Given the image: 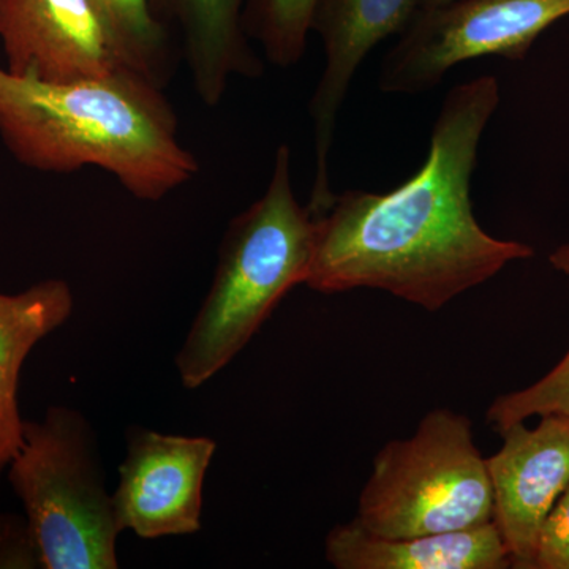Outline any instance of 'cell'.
I'll list each match as a JSON object with an SVG mask.
<instances>
[{
  "label": "cell",
  "instance_id": "6da1fadb",
  "mask_svg": "<svg viewBox=\"0 0 569 569\" xmlns=\"http://www.w3.org/2000/svg\"><path fill=\"white\" fill-rule=\"evenodd\" d=\"M498 103L496 77L456 86L413 178L387 193H336L313 217L307 287L325 295L372 288L437 312L505 266L533 257L529 244L490 236L471 203L479 142Z\"/></svg>",
  "mask_w": 569,
  "mask_h": 569
},
{
  "label": "cell",
  "instance_id": "7a4b0ae2",
  "mask_svg": "<svg viewBox=\"0 0 569 569\" xmlns=\"http://www.w3.org/2000/svg\"><path fill=\"white\" fill-rule=\"evenodd\" d=\"M160 88L137 69L67 82L0 69V137L32 170L96 167L138 200L159 201L200 171Z\"/></svg>",
  "mask_w": 569,
  "mask_h": 569
},
{
  "label": "cell",
  "instance_id": "3957f363",
  "mask_svg": "<svg viewBox=\"0 0 569 569\" xmlns=\"http://www.w3.org/2000/svg\"><path fill=\"white\" fill-rule=\"evenodd\" d=\"M313 236L316 219L296 198L291 151L282 144L268 189L224 231L211 288L176 355L183 387H203L230 365L283 296L306 284Z\"/></svg>",
  "mask_w": 569,
  "mask_h": 569
},
{
  "label": "cell",
  "instance_id": "277c9868",
  "mask_svg": "<svg viewBox=\"0 0 569 569\" xmlns=\"http://www.w3.org/2000/svg\"><path fill=\"white\" fill-rule=\"evenodd\" d=\"M22 438L7 470L40 568H118L122 527L91 425L73 408L50 407L40 421L24 419Z\"/></svg>",
  "mask_w": 569,
  "mask_h": 569
},
{
  "label": "cell",
  "instance_id": "5b68a950",
  "mask_svg": "<svg viewBox=\"0 0 569 569\" xmlns=\"http://www.w3.org/2000/svg\"><path fill=\"white\" fill-rule=\"evenodd\" d=\"M356 520L385 538L492 522L488 463L475 445L470 419L438 408L421 419L413 436L385 445L359 496Z\"/></svg>",
  "mask_w": 569,
  "mask_h": 569
},
{
  "label": "cell",
  "instance_id": "8992f818",
  "mask_svg": "<svg viewBox=\"0 0 569 569\" xmlns=\"http://www.w3.org/2000/svg\"><path fill=\"white\" fill-rule=\"evenodd\" d=\"M569 17V0H451L418 11L381 61L378 88L422 93L462 62L526 58L550 26Z\"/></svg>",
  "mask_w": 569,
  "mask_h": 569
},
{
  "label": "cell",
  "instance_id": "52a82bcc",
  "mask_svg": "<svg viewBox=\"0 0 569 569\" xmlns=\"http://www.w3.org/2000/svg\"><path fill=\"white\" fill-rule=\"evenodd\" d=\"M0 40L17 77L67 82L137 69L160 81L107 0H0Z\"/></svg>",
  "mask_w": 569,
  "mask_h": 569
},
{
  "label": "cell",
  "instance_id": "ba28073f",
  "mask_svg": "<svg viewBox=\"0 0 569 569\" xmlns=\"http://www.w3.org/2000/svg\"><path fill=\"white\" fill-rule=\"evenodd\" d=\"M208 437L130 430L112 493L122 530L142 539L183 537L201 529L206 471L216 455Z\"/></svg>",
  "mask_w": 569,
  "mask_h": 569
},
{
  "label": "cell",
  "instance_id": "9c48e42d",
  "mask_svg": "<svg viewBox=\"0 0 569 569\" xmlns=\"http://www.w3.org/2000/svg\"><path fill=\"white\" fill-rule=\"evenodd\" d=\"M421 7V0H320L312 18V32L325 50L323 73L309 103L312 118L316 174L309 204L313 217L335 201L331 186L332 142L339 112L356 71L377 44L400 36Z\"/></svg>",
  "mask_w": 569,
  "mask_h": 569
},
{
  "label": "cell",
  "instance_id": "30bf717a",
  "mask_svg": "<svg viewBox=\"0 0 569 569\" xmlns=\"http://www.w3.org/2000/svg\"><path fill=\"white\" fill-rule=\"evenodd\" d=\"M539 418L533 429L526 422L501 429L500 451L486 459L493 522L515 568L529 569L542 523L569 486V415Z\"/></svg>",
  "mask_w": 569,
  "mask_h": 569
},
{
  "label": "cell",
  "instance_id": "8fae6325",
  "mask_svg": "<svg viewBox=\"0 0 569 569\" xmlns=\"http://www.w3.org/2000/svg\"><path fill=\"white\" fill-rule=\"evenodd\" d=\"M326 560L337 569H505L511 556L496 522L445 533L385 538L358 520L326 537Z\"/></svg>",
  "mask_w": 569,
  "mask_h": 569
},
{
  "label": "cell",
  "instance_id": "7c38bea8",
  "mask_svg": "<svg viewBox=\"0 0 569 569\" xmlns=\"http://www.w3.org/2000/svg\"><path fill=\"white\" fill-rule=\"evenodd\" d=\"M250 0H151L153 14L181 29L194 91L217 107L236 77L258 78L263 61L246 31Z\"/></svg>",
  "mask_w": 569,
  "mask_h": 569
},
{
  "label": "cell",
  "instance_id": "4fadbf2b",
  "mask_svg": "<svg viewBox=\"0 0 569 569\" xmlns=\"http://www.w3.org/2000/svg\"><path fill=\"white\" fill-rule=\"evenodd\" d=\"M73 306L71 288L61 279L41 280L17 295L0 293V475L24 440L18 406L22 366L40 340L69 320Z\"/></svg>",
  "mask_w": 569,
  "mask_h": 569
},
{
  "label": "cell",
  "instance_id": "5bb4252c",
  "mask_svg": "<svg viewBox=\"0 0 569 569\" xmlns=\"http://www.w3.org/2000/svg\"><path fill=\"white\" fill-rule=\"evenodd\" d=\"M320 0H250L246 31L272 66L288 69L306 54L312 18Z\"/></svg>",
  "mask_w": 569,
  "mask_h": 569
},
{
  "label": "cell",
  "instance_id": "9a60e30c",
  "mask_svg": "<svg viewBox=\"0 0 569 569\" xmlns=\"http://www.w3.org/2000/svg\"><path fill=\"white\" fill-rule=\"evenodd\" d=\"M549 263L569 282V242L550 253ZM550 413L569 415V350L559 365L537 383L497 397L489 407L488 421L500 432L515 422H526L527 419Z\"/></svg>",
  "mask_w": 569,
  "mask_h": 569
},
{
  "label": "cell",
  "instance_id": "2e32d148",
  "mask_svg": "<svg viewBox=\"0 0 569 569\" xmlns=\"http://www.w3.org/2000/svg\"><path fill=\"white\" fill-rule=\"evenodd\" d=\"M107 3L149 69L162 81L168 39L162 21L153 14L151 0H107Z\"/></svg>",
  "mask_w": 569,
  "mask_h": 569
},
{
  "label": "cell",
  "instance_id": "e0dca14e",
  "mask_svg": "<svg viewBox=\"0 0 569 569\" xmlns=\"http://www.w3.org/2000/svg\"><path fill=\"white\" fill-rule=\"evenodd\" d=\"M529 569H569V486L542 523Z\"/></svg>",
  "mask_w": 569,
  "mask_h": 569
},
{
  "label": "cell",
  "instance_id": "ac0fdd59",
  "mask_svg": "<svg viewBox=\"0 0 569 569\" xmlns=\"http://www.w3.org/2000/svg\"><path fill=\"white\" fill-rule=\"evenodd\" d=\"M14 518H0V567H40L39 553L33 545L28 522Z\"/></svg>",
  "mask_w": 569,
  "mask_h": 569
},
{
  "label": "cell",
  "instance_id": "d6986e66",
  "mask_svg": "<svg viewBox=\"0 0 569 569\" xmlns=\"http://www.w3.org/2000/svg\"><path fill=\"white\" fill-rule=\"evenodd\" d=\"M451 2V0H421V7H419V11L433 9V7L445 6V3Z\"/></svg>",
  "mask_w": 569,
  "mask_h": 569
}]
</instances>
